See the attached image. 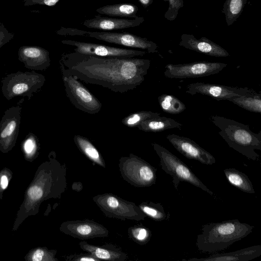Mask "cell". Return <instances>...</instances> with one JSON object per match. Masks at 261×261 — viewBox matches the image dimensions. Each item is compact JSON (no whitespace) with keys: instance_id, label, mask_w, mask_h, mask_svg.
<instances>
[{"instance_id":"1","label":"cell","mask_w":261,"mask_h":261,"mask_svg":"<svg viewBox=\"0 0 261 261\" xmlns=\"http://www.w3.org/2000/svg\"><path fill=\"white\" fill-rule=\"evenodd\" d=\"M59 63L62 75L71 74L85 83L123 93L143 83L150 60L104 58L74 52L63 54Z\"/></svg>"},{"instance_id":"2","label":"cell","mask_w":261,"mask_h":261,"mask_svg":"<svg viewBox=\"0 0 261 261\" xmlns=\"http://www.w3.org/2000/svg\"><path fill=\"white\" fill-rule=\"evenodd\" d=\"M66 172L65 165H61L56 159L55 152L51 151L48 159L38 167L25 191L12 227L13 231L17 230L28 217L37 214L44 201L61 198L67 187Z\"/></svg>"},{"instance_id":"3","label":"cell","mask_w":261,"mask_h":261,"mask_svg":"<svg viewBox=\"0 0 261 261\" xmlns=\"http://www.w3.org/2000/svg\"><path fill=\"white\" fill-rule=\"evenodd\" d=\"M254 227L238 219L210 223L202 226L196 245L203 252H215L226 249L252 232Z\"/></svg>"},{"instance_id":"4","label":"cell","mask_w":261,"mask_h":261,"mask_svg":"<svg viewBox=\"0 0 261 261\" xmlns=\"http://www.w3.org/2000/svg\"><path fill=\"white\" fill-rule=\"evenodd\" d=\"M211 121L220 130L218 133L228 146L247 159L257 161L260 155L255 150H261V132L255 133L249 125L218 115H212Z\"/></svg>"},{"instance_id":"5","label":"cell","mask_w":261,"mask_h":261,"mask_svg":"<svg viewBox=\"0 0 261 261\" xmlns=\"http://www.w3.org/2000/svg\"><path fill=\"white\" fill-rule=\"evenodd\" d=\"M45 76L34 71L7 74L2 80V92L8 100L15 97H27L30 99L40 90L45 82Z\"/></svg>"},{"instance_id":"6","label":"cell","mask_w":261,"mask_h":261,"mask_svg":"<svg viewBox=\"0 0 261 261\" xmlns=\"http://www.w3.org/2000/svg\"><path fill=\"white\" fill-rule=\"evenodd\" d=\"M152 146L160 159L162 169L172 177V183L176 189L181 181H184L200 188L211 196H214L213 192L179 158L158 144L153 143Z\"/></svg>"},{"instance_id":"7","label":"cell","mask_w":261,"mask_h":261,"mask_svg":"<svg viewBox=\"0 0 261 261\" xmlns=\"http://www.w3.org/2000/svg\"><path fill=\"white\" fill-rule=\"evenodd\" d=\"M118 166L123 179L135 187H149L155 184L156 169L133 153L121 157Z\"/></svg>"},{"instance_id":"8","label":"cell","mask_w":261,"mask_h":261,"mask_svg":"<svg viewBox=\"0 0 261 261\" xmlns=\"http://www.w3.org/2000/svg\"><path fill=\"white\" fill-rule=\"evenodd\" d=\"M93 201L107 217L121 220H144L146 216L135 203L112 193L94 196Z\"/></svg>"},{"instance_id":"9","label":"cell","mask_w":261,"mask_h":261,"mask_svg":"<svg viewBox=\"0 0 261 261\" xmlns=\"http://www.w3.org/2000/svg\"><path fill=\"white\" fill-rule=\"evenodd\" d=\"M62 79L66 96L75 108L89 114L100 112L101 102L83 85L71 74H63Z\"/></svg>"},{"instance_id":"10","label":"cell","mask_w":261,"mask_h":261,"mask_svg":"<svg viewBox=\"0 0 261 261\" xmlns=\"http://www.w3.org/2000/svg\"><path fill=\"white\" fill-rule=\"evenodd\" d=\"M220 62L198 61L184 64H168L164 75L169 79H186L207 76L220 72L227 66Z\"/></svg>"},{"instance_id":"11","label":"cell","mask_w":261,"mask_h":261,"mask_svg":"<svg viewBox=\"0 0 261 261\" xmlns=\"http://www.w3.org/2000/svg\"><path fill=\"white\" fill-rule=\"evenodd\" d=\"M61 42L75 47L74 50L76 53L99 57L131 58L143 56L147 53L145 50L118 48L71 40H64Z\"/></svg>"},{"instance_id":"12","label":"cell","mask_w":261,"mask_h":261,"mask_svg":"<svg viewBox=\"0 0 261 261\" xmlns=\"http://www.w3.org/2000/svg\"><path fill=\"white\" fill-rule=\"evenodd\" d=\"M22 107L18 105L7 109L0 121V151L6 153L15 146L21 122Z\"/></svg>"},{"instance_id":"13","label":"cell","mask_w":261,"mask_h":261,"mask_svg":"<svg viewBox=\"0 0 261 261\" xmlns=\"http://www.w3.org/2000/svg\"><path fill=\"white\" fill-rule=\"evenodd\" d=\"M187 93L191 95L200 93L217 100H228L233 97L246 95L256 92L247 87H231L202 82L190 84L187 86Z\"/></svg>"},{"instance_id":"14","label":"cell","mask_w":261,"mask_h":261,"mask_svg":"<svg viewBox=\"0 0 261 261\" xmlns=\"http://www.w3.org/2000/svg\"><path fill=\"white\" fill-rule=\"evenodd\" d=\"M87 36L110 43L141 49L149 53L158 52V46L153 42L128 33L88 32Z\"/></svg>"},{"instance_id":"15","label":"cell","mask_w":261,"mask_h":261,"mask_svg":"<svg viewBox=\"0 0 261 261\" xmlns=\"http://www.w3.org/2000/svg\"><path fill=\"white\" fill-rule=\"evenodd\" d=\"M59 229L65 234L81 240L106 238L109 234V231L103 225L89 219L64 221Z\"/></svg>"},{"instance_id":"16","label":"cell","mask_w":261,"mask_h":261,"mask_svg":"<svg viewBox=\"0 0 261 261\" xmlns=\"http://www.w3.org/2000/svg\"><path fill=\"white\" fill-rule=\"evenodd\" d=\"M166 138L179 152L188 159L207 165L216 163L212 154L190 138L175 134L168 135Z\"/></svg>"},{"instance_id":"17","label":"cell","mask_w":261,"mask_h":261,"mask_svg":"<svg viewBox=\"0 0 261 261\" xmlns=\"http://www.w3.org/2000/svg\"><path fill=\"white\" fill-rule=\"evenodd\" d=\"M18 60L24 67L33 70H44L50 65L49 51L38 46L23 45L18 51Z\"/></svg>"},{"instance_id":"18","label":"cell","mask_w":261,"mask_h":261,"mask_svg":"<svg viewBox=\"0 0 261 261\" xmlns=\"http://www.w3.org/2000/svg\"><path fill=\"white\" fill-rule=\"evenodd\" d=\"M179 45L186 48L216 57H226L228 53L220 45L205 37L199 39L192 35L184 34Z\"/></svg>"},{"instance_id":"19","label":"cell","mask_w":261,"mask_h":261,"mask_svg":"<svg viewBox=\"0 0 261 261\" xmlns=\"http://www.w3.org/2000/svg\"><path fill=\"white\" fill-rule=\"evenodd\" d=\"M144 20L143 17L139 16L132 19H128L103 17L97 15L93 18L86 20L83 25L89 29L114 30L137 27Z\"/></svg>"},{"instance_id":"20","label":"cell","mask_w":261,"mask_h":261,"mask_svg":"<svg viewBox=\"0 0 261 261\" xmlns=\"http://www.w3.org/2000/svg\"><path fill=\"white\" fill-rule=\"evenodd\" d=\"M261 255V245H256L235 251L216 253L204 258L193 257L187 261H249Z\"/></svg>"},{"instance_id":"21","label":"cell","mask_w":261,"mask_h":261,"mask_svg":"<svg viewBox=\"0 0 261 261\" xmlns=\"http://www.w3.org/2000/svg\"><path fill=\"white\" fill-rule=\"evenodd\" d=\"M79 245L82 250L92 254L99 260L125 261L127 258L126 253L123 252L121 248L112 244L97 246L82 241Z\"/></svg>"},{"instance_id":"22","label":"cell","mask_w":261,"mask_h":261,"mask_svg":"<svg viewBox=\"0 0 261 261\" xmlns=\"http://www.w3.org/2000/svg\"><path fill=\"white\" fill-rule=\"evenodd\" d=\"M182 124L174 119L158 116L142 121L136 127L145 132L158 133L168 129H181Z\"/></svg>"},{"instance_id":"23","label":"cell","mask_w":261,"mask_h":261,"mask_svg":"<svg viewBox=\"0 0 261 261\" xmlns=\"http://www.w3.org/2000/svg\"><path fill=\"white\" fill-rule=\"evenodd\" d=\"M73 141L79 150L91 162L101 167H106V163L101 154L88 138L75 135Z\"/></svg>"},{"instance_id":"24","label":"cell","mask_w":261,"mask_h":261,"mask_svg":"<svg viewBox=\"0 0 261 261\" xmlns=\"http://www.w3.org/2000/svg\"><path fill=\"white\" fill-rule=\"evenodd\" d=\"M138 7L132 4L121 3L106 5L96 10L99 14L111 16L135 18Z\"/></svg>"},{"instance_id":"25","label":"cell","mask_w":261,"mask_h":261,"mask_svg":"<svg viewBox=\"0 0 261 261\" xmlns=\"http://www.w3.org/2000/svg\"><path fill=\"white\" fill-rule=\"evenodd\" d=\"M224 173L227 181L232 186L245 193H255L251 181L245 173L233 168L224 169Z\"/></svg>"},{"instance_id":"26","label":"cell","mask_w":261,"mask_h":261,"mask_svg":"<svg viewBox=\"0 0 261 261\" xmlns=\"http://www.w3.org/2000/svg\"><path fill=\"white\" fill-rule=\"evenodd\" d=\"M228 101L249 112L261 113V94L256 92L246 95L233 97L229 99Z\"/></svg>"},{"instance_id":"27","label":"cell","mask_w":261,"mask_h":261,"mask_svg":"<svg viewBox=\"0 0 261 261\" xmlns=\"http://www.w3.org/2000/svg\"><path fill=\"white\" fill-rule=\"evenodd\" d=\"M40 144L38 138L33 133L28 134L21 144V150L25 160L33 162L39 155Z\"/></svg>"},{"instance_id":"28","label":"cell","mask_w":261,"mask_h":261,"mask_svg":"<svg viewBox=\"0 0 261 261\" xmlns=\"http://www.w3.org/2000/svg\"><path fill=\"white\" fill-rule=\"evenodd\" d=\"M158 99L161 109L167 113L177 114L186 108L181 101L172 95L164 94L159 96Z\"/></svg>"},{"instance_id":"29","label":"cell","mask_w":261,"mask_h":261,"mask_svg":"<svg viewBox=\"0 0 261 261\" xmlns=\"http://www.w3.org/2000/svg\"><path fill=\"white\" fill-rule=\"evenodd\" d=\"M138 206L146 216L154 221H162L168 217L161 203L146 201L140 203Z\"/></svg>"},{"instance_id":"30","label":"cell","mask_w":261,"mask_h":261,"mask_svg":"<svg viewBox=\"0 0 261 261\" xmlns=\"http://www.w3.org/2000/svg\"><path fill=\"white\" fill-rule=\"evenodd\" d=\"M57 250L46 247H38L30 250L24 256L26 261H58Z\"/></svg>"},{"instance_id":"31","label":"cell","mask_w":261,"mask_h":261,"mask_svg":"<svg viewBox=\"0 0 261 261\" xmlns=\"http://www.w3.org/2000/svg\"><path fill=\"white\" fill-rule=\"evenodd\" d=\"M247 0H227L224 4L223 13L228 25L241 14Z\"/></svg>"},{"instance_id":"32","label":"cell","mask_w":261,"mask_h":261,"mask_svg":"<svg viewBox=\"0 0 261 261\" xmlns=\"http://www.w3.org/2000/svg\"><path fill=\"white\" fill-rule=\"evenodd\" d=\"M127 233L130 240L140 245L147 244L152 236L151 230L142 224L129 227Z\"/></svg>"},{"instance_id":"33","label":"cell","mask_w":261,"mask_h":261,"mask_svg":"<svg viewBox=\"0 0 261 261\" xmlns=\"http://www.w3.org/2000/svg\"><path fill=\"white\" fill-rule=\"evenodd\" d=\"M160 113L159 112L139 111L127 115L122 120L121 122L127 127H136L142 121L148 118L160 116Z\"/></svg>"},{"instance_id":"34","label":"cell","mask_w":261,"mask_h":261,"mask_svg":"<svg viewBox=\"0 0 261 261\" xmlns=\"http://www.w3.org/2000/svg\"><path fill=\"white\" fill-rule=\"evenodd\" d=\"M13 176L12 171L7 167L0 171V199L2 200L4 191L8 188Z\"/></svg>"},{"instance_id":"35","label":"cell","mask_w":261,"mask_h":261,"mask_svg":"<svg viewBox=\"0 0 261 261\" xmlns=\"http://www.w3.org/2000/svg\"><path fill=\"white\" fill-rule=\"evenodd\" d=\"M66 261H99L98 259L89 253L72 254L66 256Z\"/></svg>"},{"instance_id":"36","label":"cell","mask_w":261,"mask_h":261,"mask_svg":"<svg viewBox=\"0 0 261 261\" xmlns=\"http://www.w3.org/2000/svg\"><path fill=\"white\" fill-rule=\"evenodd\" d=\"M14 36V33L9 32L4 24L0 21V49L9 42Z\"/></svg>"},{"instance_id":"37","label":"cell","mask_w":261,"mask_h":261,"mask_svg":"<svg viewBox=\"0 0 261 261\" xmlns=\"http://www.w3.org/2000/svg\"><path fill=\"white\" fill-rule=\"evenodd\" d=\"M169 8L167 12V16L166 17L168 19L170 17H173V19L176 17V13H177L179 9L182 6V0H169Z\"/></svg>"},{"instance_id":"38","label":"cell","mask_w":261,"mask_h":261,"mask_svg":"<svg viewBox=\"0 0 261 261\" xmlns=\"http://www.w3.org/2000/svg\"><path fill=\"white\" fill-rule=\"evenodd\" d=\"M59 1L60 0H23V2L24 6H30L35 5L53 6Z\"/></svg>"},{"instance_id":"39","label":"cell","mask_w":261,"mask_h":261,"mask_svg":"<svg viewBox=\"0 0 261 261\" xmlns=\"http://www.w3.org/2000/svg\"><path fill=\"white\" fill-rule=\"evenodd\" d=\"M141 5L144 7L146 8L150 5L153 2V0H138Z\"/></svg>"}]
</instances>
